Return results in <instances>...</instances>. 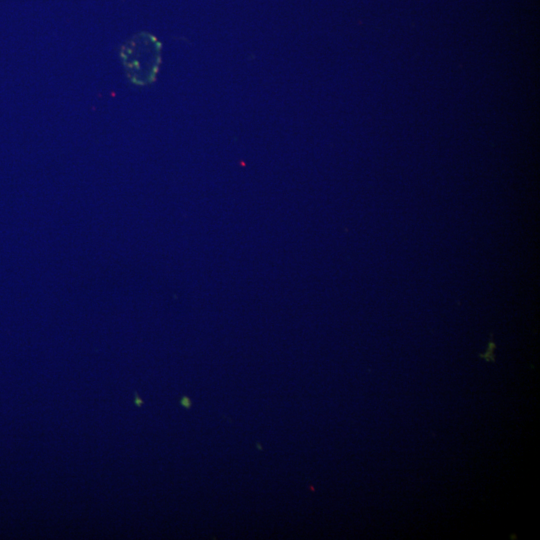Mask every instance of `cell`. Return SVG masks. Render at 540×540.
Segmentation results:
<instances>
[{
    "label": "cell",
    "mask_w": 540,
    "mask_h": 540,
    "mask_svg": "<svg viewBox=\"0 0 540 540\" xmlns=\"http://www.w3.org/2000/svg\"><path fill=\"white\" fill-rule=\"evenodd\" d=\"M161 42L152 34L140 32L124 42L119 51L129 81L136 86L153 83L161 63Z\"/></svg>",
    "instance_id": "cell-1"
},
{
    "label": "cell",
    "mask_w": 540,
    "mask_h": 540,
    "mask_svg": "<svg viewBox=\"0 0 540 540\" xmlns=\"http://www.w3.org/2000/svg\"><path fill=\"white\" fill-rule=\"evenodd\" d=\"M180 404L186 408V409H189L192 405V402L190 400V398L186 397V396H183L181 399H180Z\"/></svg>",
    "instance_id": "cell-2"
},
{
    "label": "cell",
    "mask_w": 540,
    "mask_h": 540,
    "mask_svg": "<svg viewBox=\"0 0 540 540\" xmlns=\"http://www.w3.org/2000/svg\"><path fill=\"white\" fill-rule=\"evenodd\" d=\"M135 404L138 406L143 404L142 399L138 397L137 393L135 394Z\"/></svg>",
    "instance_id": "cell-3"
}]
</instances>
